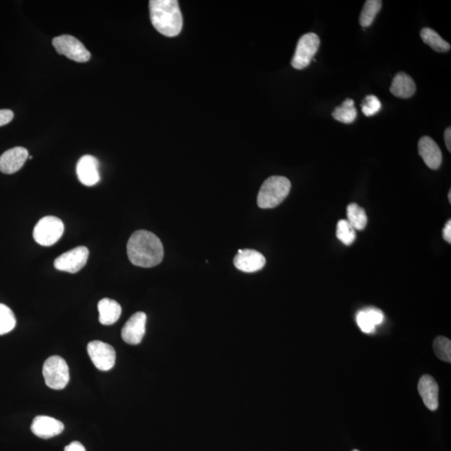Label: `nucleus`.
<instances>
[{
    "instance_id": "obj_15",
    "label": "nucleus",
    "mask_w": 451,
    "mask_h": 451,
    "mask_svg": "<svg viewBox=\"0 0 451 451\" xmlns=\"http://www.w3.org/2000/svg\"><path fill=\"white\" fill-rule=\"evenodd\" d=\"M64 430L62 422L49 416H37L32 423L31 430L41 439H49L62 434Z\"/></svg>"
},
{
    "instance_id": "obj_23",
    "label": "nucleus",
    "mask_w": 451,
    "mask_h": 451,
    "mask_svg": "<svg viewBox=\"0 0 451 451\" xmlns=\"http://www.w3.org/2000/svg\"><path fill=\"white\" fill-rule=\"evenodd\" d=\"M16 319L8 306L0 303V335L6 334L15 329Z\"/></svg>"
},
{
    "instance_id": "obj_11",
    "label": "nucleus",
    "mask_w": 451,
    "mask_h": 451,
    "mask_svg": "<svg viewBox=\"0 0 451 451\" xmlns=\"http://www.w3.org/2000/svg\"><path fill=\"white\" fill-rule=\"evenodd\" d=\"M78 179L87 187H92L100 182L99 162L93 156H82L76 165Z\"/></svg>"
},
{
    "instance_id": "obj_21",
    "label": "nucleus",
    "mask_w": 451,
    "mask_h": 451,
    "mask_svg": "<svg viewBox=\"0 0 451 451\" xmlns=\"http://www.w3.org/2000/svg\"><path fill=\"white\" fill-rule=\"evenodd\" d=\"M347 218L348 222L358 231H362L367 226L366 211L356 204H351L347 206Z\"/></svg>"
},
{
    "instance_id": "obj_4",
    "label": "nucleus",
    "mask_w": 451,
    "mask_h": 451,
    "mask_svg": "<svg viewBox=\"0 0 451 451\" xmlns=\"http://www.w3.org/2000/svg\"><path fill=\"white\" fill-rule=\"evenodd\" d=\"M43 376L46 385L53 390H63L70 381V371L66 361L59 356H52L43 365Z\"/></svg>"
},
{
    "instance_id": "obj_18",
    "label": "nucleus",
    "mask_w": 451,
    "mask_h": 451,
    "mask_svg": "<svg viewBox=\"0 0 451 451\" xmlns=\"http://www.w3.org/2000/svg\"><path fill=\"white\" fill-rule=\"evenodd\" d=\"M100 323L112 325L118 321L122 315V307L117 301L110 298H103L98 303Z\"/></svg>"
},
{
    "instance_id": "obj_28",
    "label": "nucleus",
    "mask_w": 451,
    "mask_h": 451,
    "mask_svg": "<svg viewBox=\"0 0 451 451\" xmlns=\"http://www.w3.org/2000/svg\"><path fill=\"white\" fill-rule=\"evenodd\" d=\"M368 314L370 315L373 321L375 322L376 326H378L383 323L385 316L383 312L378 310L376 308H365Z\"/></svg>"
},
{
    "instance_id": "obj_30",
    "label": "nucleus",
    "mask_w": 451,
    "mask_h": 451,
    "mask_svg": "<svg viewBox=\"0 0 451 451\" xmlns=\"http://www.w3.org/2000/svg\"><path fill=\"white\" fill-rule=\"evenodd\" d=\"M64 451H86L84 445L81 443H78V441H74V443L68 445L66 448H64Z\"/></svg>"
},
{
    "instance_id": "obj_10",
    "label": "nucleus",
    "mask_w": 451,
    "mask_h": 451,
    "mask_svg": "<svg viewBox=\"0 0 451 451\" xmlns=\"http://www.w3.org/2000/svg\"><path fill=\"white\" fill-rule=\"evenodd\" d=\"M146 315L137 312L128 320L122 331V337L128 344H139L146 334Z\"/></svg>"
},
{
    "instance_id": "obj_29",
    "label": "nucleus",
    "mask_w": 451,
    "mask_h": 451,
    "mask_svg": "<svg viewBox=\"0 0 451 451\" xmlns=\"http://www.w3.org/2000/svg\"><path fill=\"white\" fill-rule=\"evenodd\" d=\"M13 118V113L11 110H0V127L6 126Z\"/></svg>"
},
{
    "instance_id": "obj_34",
    "label": "nucleus",
    "mask_w": 451,
    "mask_h": 451,
    "mask_svg": "<svg viewBox=\"0 0 451 451\" xmlns=\"http://www.w3.org/2000/svg\"><path fill=\"white\" fill-rule=\"evenodd\" d=\"M353 451H358V450H353Z\"/></svg>"
},
{
    "instance_id": "obj_2",
    "label": "nucleus",
    "mask_w": 451,
    "mask_h": 451,
    "mask_svg": "<svg viewBox=\"0 0 451 451\" xmlns=\"http://www.w3.org/2000/svg\"><path fill=\"white\" fill-rule=\"evenodd\" d=\"M149 6L151 23L159 33L167 37L181 33L183 18L177 0H151Z\"/></svg>"
},
{
    "instance_id": "obj_24",
    "label": "nucleus",
    "mask_w": 451,
    "mask_h": 451,
    "mask_svg": "<svg viewBox=\"0 0 451 451\" xmlns=\"http://www.w3.org/2000/svg\"><path fill=\"white\" fill-rule=\"evenodd\" d=\"M336 236L344 245L349 246L356 241V230L347 220H340L337 225V230H336Z\"/></svg>"
},
{
    "instance_id": "obj_27",
    "label": "nucleus",
    "mask_w": 451,
    "mask_h": 451,
    "mask_svg": "<svg viewBox=\"0 0 451 451\" xmlns=\"http://www.w3.org/2000/svg\"><path fill=\"white\" fill-rule=\"evenodd\" d=\"M356 320L358 327H360L363 333L371 334L375 332L376 325L365 310L358 312Z\"/></svg>"
},
{
    "instance_id": "obj_31",
    "label": "nucleus",
    "mask_w": 451,
    "mask_h": 451,
    "mask_svg": "<svg viewBox=\"0 0 451 451\" xmlns=\"http://www.w3.org/2000/svg\"><path fill=\"white\" fill-rule=\"evenodd\" d=\"M443 238L445 240L449 243H451V221L449 220L446 223L443 229Z\"/></svg>"
},
{
    "instance_id": "obj_17",
    "label": "nucleus",
    "mask_w": 451,
    "mask_h": 451,
    "mask_svg": "<svg viewBox=\"0 0 451 451\" xmlns=\"http://www.w3.org/2000/svg\"><path fill=\"white\" fill-rule=\"evenodd\" d=\"M416 91L415 81L406 73L399 72L394 76L390 86V92L398 98H412Z\"/></svg>"
},
{
    "instance_id": "obj_3",
    "label": "nucleus",
    "mask_w": 451,
    "mask_h": 451,
    "mask_svg": "<svg viewBox=\"0 0 451 451\" xmlns=\"http://www.w3.org/2000/svg\"><path fill=\"white\" fill-rule=\"evenodd\" d=\"M290 189H291V182L287 177H270L260 188L257 195V205L262 209L276 208L286 199Z\"/></svg>"
},
{
    "instance_id": "obj_12",
    "label": "nucleus",
    "mask_w": 451,
    "mask_h": 451,
    "mask_svg": "<svg viewBox=\"0 0 451 451\" xmlns=\"http://www.w3.org/2000/svg\"><path fill=\"white\" fill-rule=\"evenodd\" d=\"M234 265L244 273H255L266 264V259L261 252L252 250H238L234 257Z\"/></svg>"
},
{
    "instance_id": "obj_22",
    "label": "nucleus",
    "mask_w": 451,
    "mask_h": 451,
    "mask_svg": "<svg viewBox=\"0 0 451 451\" xmlns=\"http://www.w3.org/2000/svg\"><path fill=\"white\" fill-rule=\"evenodd\" d=\"M382 8L380 0H367L361 12L360 23L362 27H370Z\"/></svg>"
},
{
    "instance_id": "obj_19",
    "label": "nucleus",
    "mask_w": 451,
    "mask_h": 451,
    "mask_svg": "<svg viewBox=\"0 0 451 451\" xmlns=\"http://www.w3.org/2000/svg\"><path fill=\"white\" fill-rule=\"evenodd\" d=\"M421 37L422 40L436 52L445 53L450 49V45L441 38V36L436 31L430 29V28L422 29Z\"/></svg>"
},
{
    "instance_id": "obj_16",
    "label": "nucleus",
    "mask_w": 451,
    "mask_h": 451,
    "mask_svg": "<svg viewBox=\"0 0 451 451\" xmlns=\"http://www.w3.org/2000/svg\"><path fill=\"white\" fill-rule=\"evenodd\" d=\"M418 393L430 411H435L439 407V386L430 375H423L418 381Z\"/></svg>"
},
{
    "instance_id": "obj_20",
    "label": "nucleus",
    "mask_w": 451,
    "mask_h": 451,
    "mask_svg": "<svg viewBox=\"0 0 451 451\" xmlns=\"http://www.w3.org/2000/svg\"><path fill=\"white\" fill-rule=\"evenodd\" d=\"M357 110L354 107V101L352 99H346L341 105L336 107L332 116L336 121L344 124H351L357 118Z\"/></svg>"
},
{
    "instance_id": "obj_6",
    "label": "nucleus",
    "mask_w": 451,
    "mask_h": 451,
    "mask_svg": "<svg viewBox=\"0 0 451 451\" xmlns=\"http://www.w3.org/2000/svg\"><path fill=\"white\" fill-rule=\"evenodd\" d=\"M52 43L59 54H63L74 62L85 63L90 61L89 50L76 37L67 35L55 37Z\"/></svg>"
},
{
    "instance_id": "obj_25",
    "label": "nucleus",
    "mask_w": 451,
    "mask_h": 451,
    "mask_svg": "<svg viewBox=\"0 0 451 451\" xmlns=\"http://www.w3.org/2000/svg\"><path fill=\"white\" fill-rule=\"evenodd\" d=\"M433 348L436 356L440 360L451 362V341L449 339L439 336L435 339Z\"/></svg>"
},
{
    "instance_id": "obj_8",
    "label": "nucleus",
    "mask_w": 451,
    "mask_h": 451,
    "mask_svg": "<svg viewBox=\"0 0 451 451\" xmlns=\"http://www.w3.org/2000/svg\"><path fill=\"white\" fill-rule=\"evenodd\" d=\"M88 257V248L77 247L58 257L54 262V268L66 273L76 274L84 268Z\"/></svg>"
},
{
    "instance_id": "obj_7",
    "label": "nucleus",
    "mask_w": 451,
    "mask_h": 451,
    "mask_svg": "<svg viewBox=\"0 0 451 451\" xmlns=\"http://www.w3.org/2000/svg\"><path fill=\"white\" fill-rule=\"evenodd\" d=\"M320 45V37L315 33L303 35L299 39L295 53L292 59V66L296 70H303L310 66Z\"/></svg>"
},
{
    "instance_id": "obj_1",
    "label": "nucleus",
    "mask_w": 451,
    "mask_h": 451,
    "mask_svg": "<svg viewBox=\"0 0 451 451\" xmlns=\"http://www.w3.org/2000/svg\"><path fill=\"white\" fill-rule=\"evenodd\" d=\"M127 255L132 264L141 268H153L163 261L164 248L154 233L139 230L129 239Z\"/></svg>"
},
{
    "instance_id": "obj_26",
    "label": "nucleus",
    "mask_w": 451,
    "mask_h": 451,
    "mask_svg": "<svg viewBox=\"0 0 451 451\" xmlns=\"http://www.w3.org/2000/svg\"><path fill=\"white\" fill-rule=\"evenodd\" d=\"M382 104L380 100L375 95H368L365 100H363L362 112L368 117L375 116V115L380 112Z\"/></svg>"
},
{
    "instance_id": "obj_33",
    "label": "nucleus",
    "mask_w": 451,
    "mask_h": 451,
    "mask_svg": "<svg viewBox=\"0 0 451 451\" xmlns=\"http://www.w3.org/2000/svg\"><path fill=\"white\" fill-rule=\"evenodd\" d=\"M448 199H449V201L451 202V191L450 190L449 192Z\"/></svg>"
},
{
    "instance_id": "obj_13",
    "label": "nucleus",
    "mask_w": 451,
    "mask_h": 451,
    "mask_svg": "<svg viewBox=\"0 0 451 451\" xmlns=\"http://www.w3.org/2000/svg\"><path fill=\"white\" fill-rule=\"evenodd\" d=\"M28 158L29 153L24 147L9 149L0 156V171L4 174L16 173L20 171Z\"/></svg>"
},
{
    "instance_id": "obj_32",
    "label": "nucleus",
    "mask_w": 451,
    "mask_h": 451,
    "mask_svg": "<svg viewBox=\"0 0 451 451\" xmlns=\"http://www.w3.org/2000/svg\"><path fill=\"white\" fill-rule=\"evenodd\" d=\"M445 142L448 151H451V128L450 127L446 129L445 131Z\"/></svg>"
},
{
    "instance_id": "obj_14",
    "label": "nucleus",
    "mask_w": 451,
    "mask_h": 451,
    "mask_svg": "<svg viewBox=\"0 0 451 451\" xmlns=\"http://www.w3.org/2000/svg\"><path fill=\"white\" fill-rule=\"evenodd\" d=\"M418 154L424 160L427 167L432 170L439 169L443 163V153L436 142L430 136H423L418 141Z\"/></svg>"
},
{
    "instance_id": "obj_9",
    "label": "nucleus",
    "mask_w": 451,
    "mask_h": 451,
    "mask_svg": "<svg viewBox=\"0 0 451 451\" xmlns=\"http://www.w3.org/2000/svg\"><path fill=\"white\" fill-rule=\"evenodd\" d=\"M87 351L94 365L101 371L112 370L116 363V351L108 344L95 340L88 344Z\"/></svg>"
},
{
    "instance_id": "obj_5",
    "label": "nucleus",
    "mask_w": 451,
    "mask_h": 451,
    "mask_svg": "<svg viewBox=\"0 0 451 451\" xmlns=\"http://www.w3.org/2000/svg\"><path fill=\"white\" fill-rule=\"evenodd\" d=\"M64 231L62 221L53 216L41 218L35 225L33 236L35 241L41 246L49 247L62 238Z\"/></svg>"
}]
</instances>
